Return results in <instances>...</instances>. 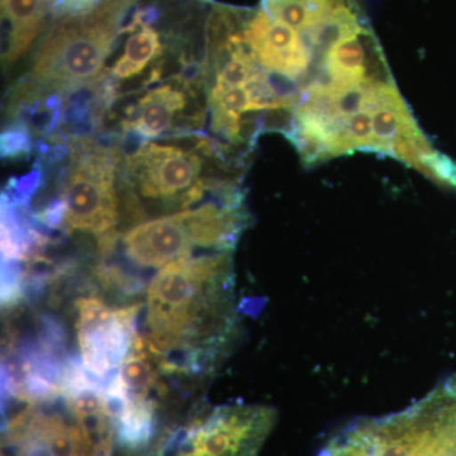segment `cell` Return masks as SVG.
Returning a JSON list of instances; mask_svg holds the SVG:
<instances>
[{"label": "cell", "instance_id": "7a4b0ae2", "mask_svg": "<svg viewBox=\"0 0 456 456\" xmlns=\"http://www.w3.org/2000/svg\"><path fill=\"white\" fill-rule=\"evenodd\" d=\"M317 456H456V380L440 384L406 410L353 419Z\"/></svg>", "mask_w": 456, "mask_h": 456}, {"label": "cell", "instance_id": "52a82bcc", "mask_svg": "<svg viewBox=\"0 0 456 456\" xmlns=\"http://www.w3.org/2000/svg\"><path fill=\"white\" fill-rule=\"evenodd\" d=\"M274 408L228 404L175 428L171 456H257L277 424Z\"/></svg>", "mask_w": 456, "mask_h": 456}, {"label": "cell", "instance_id": "3957f363", "mask_svg": "<svg viewBox=\"0 0 456 456\" xmlns=\"http://www.w3.org/2000/svg\"><path fill=\"white\" fill-rule=\"evenodd\" d=\"M136 0H101L93 11L64 16L36 55L29 82L69 94L98 79L118 35L119 25Z\"/></svg>", "mask_w": 456, "mask_h": 456}, {"label": "cell", "instance_id": "30bf717a", "mask_svg": "<svg viewBox=\"0 0 456 456\" xmlns=\"http://www.w3.org/2000/svg\"><path fill=\"white\" fill-rule=\"evenodd\" d=\"M55 0H2L3 61L13 64L40 35Z\"/></svg>", "mask_w": 456, "mask_h": 456}, {"label": "cell", "instance_id": "6da1fadb", "mask_svg": "<svg viewBox=\"0 0 456 456\" xmlns=\"http://www.w3.org/2000/svg\"><path fill=\"white\" fill-rule=\"evenodd\" d=\"M232 299L231 251L171 261L147 288V353L165 373L208 370L230 344Z\"/></svg>", "mask_w": 456, "mask_h": 456}, {"label": "cell", "instance_id": "7c38bea8", "mask_svg": "<svg viewBox=\"0 0 456 456\" xmlns=\"http://www.w3.org/2000/svg\"><path fill=\"white\" fill-rule=\"evenodd\" d=\"M160 36L147 23L137 27L126 42L125 51L113 66L112 74L119 82L131 80L146 70L160 56Z\"/></svg>", "mask_w": 456, "mask_h": 456}, {"label": "cell", "instance_id": "ba28073f", "mask_svg": "<svg viewBox=\"0 0 456 456\" xmlns=\"http://www.w3.org/2000/svg\"><path fill=\"white\" fill-rule=\"evenodd\" d=\"M75 307V329L84 367L106 384L131 353L140 307L110 308L94 297H82Z\"/></svg>", "mask_w": 456, "mask_h": 456}, {"label": "cell", "instance_id": "5b68a950", "mask_svg": "<svg viewBox=\"0 0 456 456\" xmlns=\"http://www.w3.org/2000/svg\"><path fill=\"white\" fill-rule=\"evenodd\" d=\"M117 163L116 151L92 141L75 149L61 196L64 224L69 231L98 239L114 232L119 217Z\"/></svg>", "mask_w": 456, "mask_h": 456}, {"label": "cell", "instance_id": "277c9868", "mask_svg": "<svg viewBox=\"0 0 456 456\" xmlns=\"http://www.w3.org/2000/svg\"><path fill=\"white\" fill-rule=\"evenodd\" d=\"M202 170V158L194 150L174 143H142L125 165L132 212L136 213L141 200L164 208L193 207L211 188Z\"/></svg>", "mask_w": 456, "mask_h": 456}, {"label": "cell", "instance_id": "8fae6325", "mask_svg": "<svg viewBox=\"0 0 456 456\" xmlns=\"http://www.w3.org/2000/svg\"><path fill=\"white\" fill-rule=\"evenodd\" d=\"M114 443L125 454L146 452L158 441V406L151 398L131 395L122 412L112 419Z\"/></svg>", "mask_w": 456, "mask_h": 456}, {"label": "cell", "instance_id": "9c48e42d", "mask_svg": "<svg viewBox=\"0 0 456 456\" xmlns=\"http://www.w3.org/2000/svg\"><path fill=\"white\" fill-rule=\"evenodd\" d=\"M187 104L185 92L178 86L164 84L147 92L126 110L123 128L136 132L143 139H156L173 127L176 117Z\"/></svg>", "mask_w": 456, "mask_h": 456}, {"label": "cell", "instance_id": "5bb4252c", "mask_svg": "<svg viewBox=\"0 0 456 456\" xmlns=\"http://www.w3.org/2000/svg\"><path fill=\"white\" fill-rule=\"evenodd\" d=\"M101 0H55V9L61 16H73L93 11Z\"/></svg>", "mask_w": 456, "mask_h": 456}, {"label": "cell", "instance_id": "4fadbf2b", "mask_svg": "<svg viewBox=\"0 0 456 456\" xmlns=\"http://www.w3.org/2000/svg\"><path fill=\"white\" fill-rule=\"evenodd\" d=\"M3 155L18 156L26 154L29 150L28 137L25 127H14L3 134L2 137Z\"/></svg>", "mask_w": 456, "mask_h": 456}, {"label": "cell", "instance_id": "8992f818", "mask_svg": "<svg viewBox=\"0 0 456 456\" xmlns=\"http://www.w3.org/2000/svg\"><path fill=\"white\" fill-rule=\"evenodd\" d=\"M222 228L217 213L200 203L175 215L142 222L121 239L127 263L137 269H159L171 261L191 256L194 248H221Z\"/></svg>", "mask_w": 456, "mask_h": 456}]
</instances>
